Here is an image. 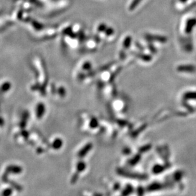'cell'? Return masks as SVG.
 <instances>
[{
  "mask_svg": "<svg viewBox=\"0 0 196 196\" xmlns=\"http://www.w3.org/2000/svg\"><path fill=\"white\" fill-rule=\"evenodd\" d=\"M180 1L181 2H185V1H187V0H180Z\"/></svg>",
  "mask_w": 196,
  "mask_h": 196,
  "instance_id": "cell-5",
  "label": "cell"
},
{
  "mask_svg": "<svg viewBox=\"0 0 196 196\" xmlns=\"http://www.w3.org/2000/svg\"><path fill=\"white\" fill-rule=\"evenodd\" d=\"M131 39L132 38L130 36H128L125 38V40L124 41V46L125 48H128L130 45Z\"/></svg>",
  "mask_w": 196,
  "mask_h": 196,
  "instance_id": "cell-4",
  "label": "cell"
},
{
  "mask_svg": "<svg viewBox=\"0 0 196 196\" xmlns=\"http://www.w3.org/2000/svg\"><path fill=\"white\" fill-rule=\"evenodd\" d=\"M196 25V18H192L187 20L185 26V32L190 34L194 26Z\"/></svg>",
  "mask_w": 196,
  "mask_h": 196,
  "instance_id": "cell-2",
  "label": "cell"
},
{
  "mask_svg": "<svg viewBox=\"0 0 196 196\" xmlns=\"http://www.w3.org/2000/svg\"><path fill=\"white\" fill-rule=\"evenodd\" d=\"M145 38L147 40L150 41H157L161 43H165L167 41V37L159 35H146L145 36Z\"/></svg>",
  "mask_w": 196,
  "mask_h": 196,
  "instance_id": "cell-1",
  "label": "cell"
},
{
  "mask_svg": "<svg viewBox=\"0 0 196 196\" xmlns=\"http://www.w3.org/2000/svg\"><path fill=\"white\" fill-rule=\"evenodd\" d=\"M142 0H133V1L131 2L130 6V10H133L135 8L139 5V3Z\"/></svg>",
  "mask_w": 196,
  "mask_h": 196,
  "instance_id": "cell-3",
  "label": "cell"
}]
</instances>
